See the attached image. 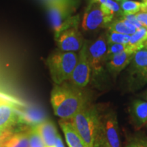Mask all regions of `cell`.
I'll use <instances>...</instances> for the list:
<instances>
[{
	"label": "cell",
	"mask_w": 147,
	"mask_h": 147,
	"mask_svg": "<svg viewBox=\"0 0 147 147\" xmlns=\"http://www.w3.org/2000/svg\"><path fill=\"white\" fill-rule=\"evenodd\" d=\"M51 103L55 115L64 120H70L89 104L87 93L69 81L55 84L51 93Z\"/></svg>",
	"instance_id": "6da1fadb"
},
{
	"label": "cell",
	"mask_w": 147,
	"mask_h": 147,
	"mask_svg": "<svg viewBox=\"0 0 147 147\" xmlns=\"http://www.w3.org/2000/svg\"><path fill=\"white\" fill-rule=\"evenodd\" d=\"M93 147H121L118 121L113 110H98Z\"/></svg>",
	"instance_id": "7a4b0ae2"
},
{
	"label": "cell",
	"mask_w": 147,
	"mask_h": 147,
	"mask_svg": "<svg viewBox=\"0 0 147 147\" xmlns=\"http://www.w3.org/2000/svg\"><path fill=\"white\" fill-rule=\"evenodd\" d=\"M75 0H61L46 6L55 36L65 29L78 27L79 16L71 15L75 10Z\"/></svg>",
	"instance_id": "3957f363"
},
{
	"label": "cell",
	"mask_w": 147,
	"mask_h": 147,
	"mask_svg": "<svg viewBox=\"0 0 147 147\" xmlns=\"http://www.w3.org/2000/svg\"><path fill=\"white\" fill-rule=\"evenodd\" d=\"M78 55L73 52L54 51L47 59V65L53 82L56 84L68 81L78 61Z\"/></svg>",
	"instance_id": "277c9868"
},
{
	"label": "cell",
	"mask_w": 147,
	"mask_h": 147,
	"mask_svg": "<svg viewBox=\"0 0 147 147\" xmlns=\"http://www.w3.org/2000/svg\"><path fill=\"white\" fill-rule=\"evenodd\" d=\"M98 108L89 104L69 121L88 147L94 146Z\"/></svg>",
	"instance_id": "5b68a950"
},
{
	"label": "cell",
	"mask_w": 147,
	"mask_h": 147,
	"mask_svg": "<svg viewBox=\"0 0 147 147\" xmlns=\"http://www.w3.org/2000/svg\"><path fill=\"white\" fill-rule=\"evenodd\" d=\"M86 53L91 67V74L98 77L104 71L107 60L108 40L106 34H101L91 42L85 41Z\"/></svg>",
	"instance_id": "8992f818"
},
{
	"label": "cell",
	"mask_w": 147,
	"mask_h": 147,
	"mask_svg": "<svg viewBox=\"0 0 147 147\" xmlns=\"http://www.w3.org/2000/svg\"><path fill=\"white\" fill-rule=\"evenodd\" d=\"M114 16L106 13L99 3L90 1L82 18L81 27L84 32H94L108 27Z\"/></svg>",
	"instance_id": "52a82bcc"
},
{
	"label": "cell",
	"mask_w": 147,
	"mask_h": 147,
	"mask_svg": "<svg viewBox=\"0 0 147 147\" xmlns=\"http://www.w3.org/2000/svg\"><path fill=\"white\" fill-rule=\"evenodd\" d=\"M127 72L131 89H138L147 83V50L142 49L135 53Z\"/></svg>",
	"instance_id": "ba28073f"
},
{
	"label": "cell",
	"mask_w": 147,
	"mask_h": 147,
	"mask_svg": "<svg viewBox=\"0 0 147 147\" xmlns=\"http://www.w3.org/2000/svg\"><path fill=\"white\" fill-rule=\"evenodd\" d=\"M58 49L63 52H73L80 51L85 40L78 29V27H74L63 31L55 36Z\"/></svg>",
	"instance_id": "9c48e42d"
},
{
	"label": "cell",
	"mask_w": 147,
	"mask_h": 147,
	"mask_svg": "<svg viewBox=\"0 0 147 147\" xmlns=\"http://www.w3.org/2000/svg\"><path fill=\"white\" fill-rule=\"evenodd\" d=\"M91 69L86 53V45L80 49L78 61L68 81L76 87L83 89L89 84L91 78Z\"/></svg>",
	"instance_id": "30bf717a"
},
{
	"label": "cell",
	"mask_w": 147,
	"mask_h": 147,
	"mask_svg": "<svg viewBox=\"0 0 147 147\" xmlns=\"http://www.w3.org/2000/svg\"><path fill=\"white\" fill-rule=\"evenodd\" d=\"M0 147H29V129H9L0 135Z\"/></svg>",
	"instance_id": "8fae6325"
},
{
	"label": "cell",
	"mask_w": 147,
	"mask_h": 147,
	"mask_svg": "<svg viewBox=\"0 0 147 147\" xmlns=\"http://www.w3.org/2000/svg\"><path fill=\"white\" fill-rule=\"evenodd\" d=\"M18 122V113L10 102L0 98V135Z\"/></svg>",
	"instance_id": "7c38bea8"
},
{
	"label": "cell",
	"mask_w": 147,
	"mask_h": 147,
	"mask_svg": "<svg viewBox=\"0 0 147 147\" xmlns=\"http://www.w3.org/2000/svg\"><path fill=\"white\" fill-rule=\"evenodd\" d=\"M135 53L124 51L110 57L106 60V67L113 76H117L123 69L129 65Z\"/></svg>",
	"instance_id": "4fadbf2b"
},
{
	"label": "cell",
	"mask_w": 147,
	"mask_h": 147,
	"mask_svg": "<svg viewBox=\"0 0 147 147\" xmlns=\"http://www.w3.org/2000/svg\"><path fill=\"white\" fill-rule=\"evenodd\" d=\"M131 122L136 129H140L147 125V102L136 100L129 108Z\"/></svg>",
	"instance_id": "5bb4252c"
},
{
	"label": "cell",
	"mask_w": 147,
	"mask_h": 147,
	"mask_svg": "<svg viewBox=\"0 0 147 147\" xmlns=\"http://www.w3.org/2000/svg\"><path fill=\"white\" fill-rule=\"evenodd\" d=\"M41 136L45 147H53L59 133L56 126L52 121L46 120L38 125L34 126Z\"/></svg>",
	"instance_id": "9a60e30c"
},
{
	"label": "cell",
	"mask_w": 147,
	"mask_h": 147,
	"mask_svg": "<svg viewBox=\"0 0 147 147\" xmlns=\"http://www.w3.org/2000/svg\"><path fill=\"white\" fill-rule=\"evenodd\" d=\"M59 123L68 147H88L77 133L69 120L61 119Z\"/></svg>",
	"instance_id": "2e32d148"
},
{
	"label": "cell",
	"mask_w": 147,
	"mask_h": 147,
	"mask_svg": "<svg viewBox=\"0 0 147 147\" xmlns=\"http://www.w3.org/2000/svg\"><path fill=\"white\" fill-rule=\"evenodd\" d=\"M18 122L29 125L36 126L46 121L45 115L37 109L26 110L24 112L18 111Z\"/></svg>",
	"instance_id": "e0dca14e"
},
{
	"label": "cell",
	"mask_w": 147,
	"mask_h": 147,
	"mask_svg": "<svg viewBox=\"0 0 147 147\" xmlns=\"http://www.w3.org/2000/svg\"><path fill=\"white\" fill-rule=\"evenodd\" d=\"M147 42V28L142 27L137 29L136 32L130 36L129 41L128 49L130 52L136 53L141 49H144Z\"/></svg>",
	"instance_id": "ac0fdd59"
},
{
	"label": "cell",
	"mask_w": 147,
	"mask_h": 147,
	"mask_svg": "<svg viewBox=\"0 0 147 147\" xmlns=\"http://www.w3.org/2000/svg\"><path fill=\"white\" fill-rule=\"evenodd\" d=\"M108 32L119 33V34L129 35V36L134 34L136 32V31L129 28L123 18L112 21L108 26Z\"/></svg>",
	"instance_id": "d6986e66"
},
{
	"label": "cell",
	"mask_w": 147,
	"mask_h": 147,
	"mask_svg": "<svg viewBox=\"0 0 147 147\" xmlns=\"http://www.w3.org/2000/svg\"><path fill=\"white\" fill-rule=\"evenodd\" d=\"M142 2L132 1V0H123L121 2V8L123 14H135L141 10Z\"/></svg>",
	"instance_id": "ffe728a7"
},
{
	"label": "cell",
	"mask_w": 147,
	"mask_h": 147,
	"mask_svg": "<svg viewBox=\"0 0 147 147\" xmlns=\"http://www.w3.org/2000/svg\"><path fill=\"white\" fill-rule=\"evenodd\" d=\"M29 147H45L41 136L34 126L29 129Z\"/></svg>",
	"instance_id": "44dd1931"
},
{
	"label": "cell",
	"mask_w": 147,
	"mask_h": 147,
	"mask_svg": "<svg viewBox=\"0 0 147 147\" xmlns=\"http://www.w3.org/2000/svg\"><path fill=\"white\" fill-rule=\"evenodd\" d=\"M107 36L108 45L110 44H128L130 39L129 35L119 34L113 32L106 33Z\"/></svg>",
	"instance_id": "7402d4cb"
},
{
	"label": "cell",
	"mask_w": 147,
	"mask_h": 147,
	"mask_svg": "<svg viewBox=\"0 0 147 147\" xmlns=\"http://www.w3.org/2000/svg\"><path fill=\"white\" fill-rule=\"evenodd\" d=\"M124 51H129L127 44H110L108 45L107 59ZM130 52V51H129Z\"/></svg>",
	"instance_id": "603a6c76"
},
{
	"label": "cell",
	"mask_w": 147,
	"mask_h": 147,
	"mask_svg": "<svg viewBox=\"0 0 147 147\" xmlns=\"http://www.w3.org/2000/svg\"><path fill=\"white\" fill-rule=\"evenodd\" d=\"M125 147H147V138L142 134L134 136L128 141Z\"/></svg>",
	"instance_id": "cb8c5ba5"
},
{
	"label": "cell",
	"mask_w": 147,
	"mask_h": 147,
	"mask_svg": "<svg viewBox=\"0 0 147 147\" xmlns=\"http://www.w3.org/2000/svg\"><path fill=\"white\" fill-rule=\"evenodd\" d=\"M122 18H123V19H125L127 21L129 22L130 23L132 24V25H134V27H136L137 29H138L140 28H141V27H143L142 25V24H141L140 22L138 21V20L137 19L136 16V15H134V14H122Z\"/></svg>",
	"instance_id": "d4e9b609"
},
{
	"label": "cell",
	"mask_w": 147,
	"mask_h": 147,
	"mask_svg": "<svg viewBox=\"0 0 147 147\" xmlns=\"http://www.w3.org/2000/svg\"><path fill=\"white\" fill-rule=\"evenodd\" d=\"M136 16L140 23L142 24V26L147 28V12L140 11L136 14Z\"/></svg>",
	"instance_id": "484cf974"
},
{
	"label": "cell",
	"mask_w": 147,
	"mask_h": 147,
	"mask_svg": "<svg viewBox=\"0 0 147 147\" xmlns=\"http://www.w3.org/2000/svg\"><path fill=\"white\" fill-rule=\"evenodd\" d=\"M53 147H65V146H64L63 144V140H62L59 134L57 138L56 142H55V144Z\"/></svg>",
	"instance_id": "4316f807"
},
{
	"label": "cell",
	"mask_w": 147,
	"mask_h": 147,
	"mask_svg": "<svg viewBox=\"0 0 147 147\" xmlns=\"http://www.w3.org/2000/svg\"><path fill=\"white\" fill-rule=\"evenodd\" d=\"M42 3L45 4L46 6L48 5H49L50 3H52L53 2H55V1H61V0H40Z\"/></svg>",
	"instance_id": "83f0119b"
},
{
	"label": "cell",
	"mask_w": 147,
	"mask_h": 147,
	"mask_svg": "<svg viewBox=\"0 0 147 147\" xmlns=\"http://www.w3.org/2000/svg\"><path fill=\"white\" fill-rule=\"evenodd\" d=\"M140 11H142V12H147V0H145L142 2Z\"/></svg>",
	"instance_id": "f1b7e54d"
},
{
	"label": "cell",
	"mask_w": 147,
	"mask_h": 147,
	"mask_svg": "<svg viewBox=\"0 0 147 147\" xmlns=\"http://www.w3.org/2000/svg\"><path fill=\"white\" fill-rule=\"evenodd\" d=\"M141 97L144 100V101H146L147 102V89L146 91H144L143 92V93L142 95H141Z\"/></svg>",
	"instance_id": "f546056e"
},
{
	"label": "cell",
	"mask_w": 147,
	"mask_h": 147,
	"mask_svg": "<svg viewBox=\"0 0 147 147\" xmlns=\"http://www.w3.org/2000/svg\"><path fill=\"white\" fill-rule=\"evenodd\" d=\"M144 49H146V50H147V42H146V45H145V46H144Z\"/></svg>",
	"instance_id": "4dcf8cb0"
},
{
	"label": "cell",
	"mask_w": 147,
	"mask_h": 147,
	"mask_svg": "<svg viewBox=\"0 0 147 147\" xmlns=\"http://www.w3.org/2000/svg\"><path fill=\"white\" fill-rule=\"evenodd\" d=\"M117 1H123V0H117Z\"/></svg>",
	"instance_id": "1f68e13d"
},
{
	"label": "cell",
	"mask_w": 147,
	"mask_h": 147,
	"mask_svg": "<svg viewBox=\"0 0 147 147\" xmlns=\"http://www.w3.org/2000/svg\"><path fill=\"white\" fill-rule=\"evenodd\" d=\"M92 1V0H90V1Z\"/></svg>",
	"instance_id": "d6a6232c"
},
{
	"label": "cell",
	"mask_w": 147,
	"mask_h": 147,
	"mask_svg": "<svg viewBox=\"0 0 147 147\" xmlns=\"http://www.w3.org/2000/svg\"><path fill=\"white\" fill-rule=\"evenodd\" d=\"M146 127H147V125H146Z\"/></svg>",
	"instance_id": "836d02e7"
},
{
	"label": "cell",
	"mask_w": 147,
	"mask_h": 147,
	"mask_svg": "<svg viewBox=\"0 0 147 147\" xmlns=\"http://www.w3.org/2000/svg\"><path fill=\"white\" fill-rule=\"evenodd\" d=\"M144 1H145V0H144Z\"/></svg>",
	"instance_id": "e575fe53"
}]
</instances>
